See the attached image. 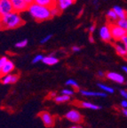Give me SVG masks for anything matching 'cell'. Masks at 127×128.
I'll return each instance as SVG.
<instances>
[{"mask_svg": "<svg viewBox=\"0 0 127 128\" xmlns=\"http://www.w3.org/2000/svg\"><path fill=\"white\" fill-rule=\"evenodd\" d=\"M19 79V76L17 74H7L1 76V82L4 84H14L17 82V80Z\"/></svg>", "mask_w": 127, "mask_h": 128, "instance_id": "obj_10", "label": "cell"}, {"mask_svg": "<svg viewBox=\"0 0 127 128\" xmlns=\"http://www.w3.org/2000/svg\"><path fill=\"white\" fill-rule=\"evenodd\" d=\"M80 94L84 96H90V97H106L107 92H94V91H88V90H81Z\"/></svg>", "mask_w": 127, "mask_h": 128, "instance_id": "obj_14", "label": "cell"}, {"mask_svg": "<svg viewBox=\"0 0 127 128\" xmlns=\"http://www.w3.org/2000/svg\"><path fill=\"white\" fill-rule=\"evenodd\" d=\"M34 2H36V4H41V6H47V7H52V6H55V0H34Z\"/></svg>", "mask_w": 127, "mask_h": 128, "instance_id": "obj_18", "label": "cell"}, {"mask_svg": "<svg viewBox=\"0 0 127 128\" xmlns=\"http://www.w3.org/2000/svg\"><path fill=\"white\" fill-rule=\"evenodd\" d=\"M14 63L12 60H8L6 62V63L4 64L2 68H0V73H1V76H4V75H7V74H11L12 71L14 70Z\"/></svg>", "mask_w": 127, "mask_h": 128, "instance_id": "obj_11", "label": "cell"}, {"mask_svg": "<svg viewBox=\"0 0 127 128\" xmlns=\"http://www.w3.org/2000/svg\"><path fill=\"white\" fill-rule=\"evenodd\" d=\"M106 76H107L108 79L111 80V81H114L116 83H118V84H124L125 81L124 76L122 74H119L117 72H108L106 74Z\"/></svg>", "mask_w": 127, "mask_h": 128, "instance_id": "obj_9", "label": "cell"}, {"mask_svg": "<svg viewBox=\"0 0 127 128\" xmlns=\"http://www.w3.org/2000/svg\"><path fill=\"white\" fill-rule=\"evenodd\" d=\"M28 12L34 20L39 22H44V20H47L50 18H52L51 8L38 4L36 2L30 4L28 8Z\"/></svg>", "mask_w": 127, "mask_h": 128, "instance_id": "obj_1", "label": "cell"}, {"mask_svg": "<svg viewBox=\"0 0 127 128\" xmlns=\"http://www.w3.org/2000/svg\"><path fill=\"white\" fill-rule=\"evenodd\" d=\"M24 23L20 12L15 11L1 15V28L3 30H14Z\"/></svg>", "mask_w": 127, "mask_h": 128, "instance_id": "obj_2", "label": "cell"}, {"mask_svg": "<svg viewBox=\"0 0 127 128\" xmlns=\"http://www.w3.org/2000/svg\"><path fill=\"white\" fill-rule=\"evenodd\" d=\"M106 75H105V73H104L103 71H99L98 72V76H100V78H104Z\"/></svg>", "mask_w": 127, "mask_h": 128, "instance_id": "obj_34", "label": "cell"}, {"mask_svg": "<svg viewBox=\"0 0 127 128\" xmlns=\"http://www.w3.org/2000/svg\"><path fill=\"white\" fill-rule=\"evenodd\" d=\"M39 116L41 118V120L43 121L44 124L47 127H51L54 126V119L52 118V116L47 111H43L39 114Z\"/></svg>", "mask_w": 127, "mask_h": 128, "instance_id": "obj_8", "label": "cell"}, {"mask_svg": "<svg viewBox=\"0 0 127 128\" xmlns=\"http://www.w3.org/2000/svg\"><path fill=\"white\" fill-rule=\"evenodd\" d=\"M95 28H96L95 25H92V26L89 27V32L90 33H94V30H95Z\"/></svg>", "mask_w": 127, "mask_h": 128, "instance_id": "obj_33", "label": "cell"}, {"mask_svg": "<svg viewBox=\"0 0 127 128\" xmlns=\"http://www.w3.org/2000/svg\"><path fill=\"white\" fill-rule=\"evenodd\" d=\"M56 92H52L51 94H50V97H52V98H55L56 97Z\"/></svg>", "mask_w": 127, "mask_h": 128, "instance_id": "obj_35", "label": "cell"}, {"mask_svg": "<svg viewBox=\"0 0 127 128\" xmlns=\"http://www.w3.org/2000/svg\"><path fill=\"white\" fill-rule=\"evenodd\" d=\"M62 11L59 9V7L56 6H54L51 7V14H52V17H54V16H57L60 14Z\"/></svg>", "mask_w": 127, "mask_h": 128, "instance_id": "obj_24", "label": "cell"}, {"mask_svg": "<svg viewBox=\"0 0 127 128\" xmlns=\"http://www.w3.org/2000/svg\"><path fill=\"white\" fill-rule=\"evenodd\" d=\"M126 18H127V14H126Z\"/></svg>", "mask_w": 127, "mask_h": 128, "instance_id": "obj_42", "label": "cell"}, {"mask_svg": "<svg viewBox=\"0 0 127 128\" xmlns=\"http://www.w3.org/2000/svg\"><path fill=\"white\" fill-rule=\"evenodd\" d=\"M52 38V35H51V34L47 35V36H46L44 38H42L41 41H40V43H41V44H46V43H47Z\"/></svg>", "mask_w": 127, "mask_h": 128, "instance_id": "obj_28", "label": "cell"}, {"mask_svg": "<svg viewBox=\"0 0 127 128\" xmlns=\"http://www.w3.org/2000/svg\"><path fill=\"white\" fill-rule=\"evenodd\" d=\"M73 3V0H55V6H58L60 11L66 10L68 7L72 6Z\"/></svg>", "mask_w": 127, "mask_h": 128, "instance_id": "obj_13", "label": "cell"}, {"mask_svg": "<svg viewBox=\"0 0 127 128\" xmlns=\"http://www.w3.org/2000/svg\"><path fill=\"white\" fill-rule=\"evenodd\" d=\"M65 118L68 120H70V122L76 123V124H79L83 121V116L76 110H71L70 111H68L65 115Z\"/></svg>", "mask_w": 127, "mask_h": 128, "instance_id": "obj_5", "label": "cell"}, {"mask_svg": "<svg viewBox=\"0 0 127 128\" xmlns=\"http://www.w3.org/2000/svg\"><path fill=\"white\" fill-rule=\"evenodd\" d=\"M27 44H28V40L23 39V40H22V41H20V42L16 43L15 47H17V48H24L25 46H27Z\"/></svg>", "mask_w": 127, "mask_h": 128, "instance_id": "obj_25", "label": "cell"}, {"mask_svg": "<svg viewBox=\"0 0 127 128\" xmlns=\"http://www.w3.org/2000/svg\"><path fill=\"white\" fill-rule=\"evenodd\" d=\"M7 60H8V58L6 56H2V57H1V59H0V68H2L4 64L6 63Z\"/></svg>", "mask_w": 127, "mask_h": 128, "instance_id": "obj_29", "label": "cell"}, {"mask_svg": "<svg viewBox=\"0 0 127 128\" xmlns=\"http://www.w3.org/2000/svg\"><path fill=\"white\" fill-rule=\"evenodd\" d=\"M80 50H81V47H80V46H72V51H73V52H80Z\"/></svg>", "mask_w": 127, "mask_h": 128, "instance_id": "obj_32", "label": "cell"}, {"mask_svg": "<svg viewBox=\"0 0 127 128\" xmlns=\"http://www.w3.org/2000/svg\"><path fill=\"white\" fill-rule=\"evenodd\" d=\"M44 56H43L42 54H38L34 57V59L32 60V63H38L39 62H43V59H44Z\"/></svg>", "mask_w": 127, "mask_h": 128, "instance_id": "obj_26", "label": "cell"}, {"mask_svg": "<svg viewBox=\"0 0 127 128\" xmlns=\"http://www.w3.org/2000/svg\"><path fill=\"white\" fill-rule=\"evenodd\" d=\"M73 1H74V2H76V0H73Z\"/></svg>", "mask_w": 127, "mask_h": 128, "instance_id": "obj_41", "label": "cell"}, {"mask_svg": "<svg viewBox=\"0 0 127 128\" xmlns=\"http://www.w3.org/2000/svg\"><path fill=\"white\" fill-rule=\"evenodd\" d=\"M120 105H121V107L123 108H127V100L126 99H124V100H122L121 103H120Z\"/></svg>", "mask_w": 127, "mask_h": 128, "instance_id": "obj_31", "label": "cell"}, {"mask_svg": "<svg viewBox=\"0 0 127 128\" xmlns=\"http://www.w3.org/2000/svg\"><path fill=\"white\" fill-rule=\"evenodd\" d=\"M110 26V30H111V34L112 38L116 41H121V39L127 35V30H125L124 28L120 27L118 24H116V22H111L109 23Z\"/></svg>", "mask_w": 127, "mask_h": 128, "instance_id": "obj_3", "label": "cell"}, {"mask_svg": "<svg viewBox=\"0 0 127 128\" xmlns=\"http://www.w3.org/2000/svg\"><path fill=\"white\" fill-rule=\"evenodd\" d=\"M98 87L100 88V89H101V90L103 91V92H107V94H114V89L112 87H110V86H107V84H101V83H99L98 84Z\"/></svg>", "mask_w": 127, "mask_h": 128, "instance_id": "obj_21", "label": "cell"}, {"mask_svg": "<svg viewBox=\"0 0 127 128\" xmlns=\"http://www.w3.org/2000/svg\"><path fill=\"white\" fill-rule=\"evenodd\" d=\"M120 94L122 95V97H124V98L127 100V91L126 90H124V89L120 90Z\"/></svg>", "mask_w": 127, "mask_h": 128, "instance_id": "obj_30", "label": "cell"}, {"mask_svg": "<svg viewBox=\"0 0 127 128\" xmlns=\"http://www.w3.org/2000/svg\"><path fill=\"white\" fill-rule=\"evenodd\" d=\"M89 41L91 43H94V36H89Z\"/></svg>", "mask_w": 127, "mask_h": 128, "instance_id": "obj_37", "label": "cell"}, {"mask_svg": "<svg viewBox=\"0 0 127 128\" xmlns=\"http://www.w3.org/2000/svg\"><path fill=\"white\" fill-rule=\"evenodd\" d=\"M79 106L82 107L84 108H89V110H100L101 107L99 105H96L94 103H92L90 102H80Z\"/></svg>", "mask_w": 127, "mask_h": 128, "instance_id": "obj_16", "label": "cell"}, {"mask_svg": "<svg viewBox=\"0 0 127 128\" xmlns=\"http://www.w3.org/2000/svg\"><path fill=\"white\" fill-rule=\"evenodd\" d=\"M66 84L68 86H71V87L75 88V89H78V87H79V86H78V84L76 83V81L74 79H68L66 81Z\"/></svg>", "mask_w": 127, "mask_h": 128, "instance_id": "obj_23", "label": "cell"}, {"mask_svg": "<svg viewBox=\"0 0 127 128\" xmlns=\"http://www.w3.org/2000/svg\"><path fill=\"white\" fill-rule=\"evenodd\" d=\"M116 24H118L120 27L124 28L125 30H127V18H124V19H118L116 22Z\"/></svg>", "mask_w": 127, "mask_h": 128, "instance_id": "obj_22", "label": "cell"}, {"mask_svg": "<svg viewBox=\"0 0 127 128\" xmlns=\"http://www.w3.org/2000/svg\"><path fill=\"white\" fill-rule=\"evenodd\" d=\"M43 62L44 64H46V65H48V66H52V65H55V64H57L59 62V59L54 55H48L44 57Z\"/></svg>", "mask_w": 127, "mask_h": 128, "instance_id": "obj_15", "label": "cell"}, {"mask_svg": "<svg viewBox=\"0 0 127 128\" xmlns=\"http://www.w3.org/2000/svg\"><path fill=\"white\" fill-rule=\"evenodd\" d=\"M100 38L101 40H103L104 42H110L113 38H112L111 34V30H110V26L109 24H105L100 28Z\"/></svg>", "mask_w": 127, "mask_h": 128, "instance_id": "obj_4", "label": "cell"}, {"mask_svg": "<svg viewBox=\"0 0 127 128\" xmlns=\"http://www.w3.org/2000/svg\"><path fill=\"white\" fill-rule=\"evenodd\" d=\"M62 94H67V95H70V96H72L74 94H75V92H74L73 90H71V89H67V88H65V89H63V90L62 91Z\"/></svg>", "mask_w": 127, "mask_h": 128, "instance_id": "obj_27", "label": "cell"}, {"mask_svg": "<svg viewBox=\"0 0 127 128\" xmlns=\"http://www.w3.org/2000/svg\"><path fill=\"white\" fill-rule=\"evenodd\" d=\"M122 70H123L125 72V73H127V67L126 66H124L123 68H122Z\"/></svg>", "mask_w": 127, "mask_h": 128, "instance_id": "obj_38", "label": "cell"}, {"mask_svg": "<svg viewBox=\"0 0 127 128\" xmlns=\"http://www.w3.org/2000/svg\"><path fill=\"white\" fill-rule=\"evenodd\" d=\"M25 1H27V2H28V4H31V3L34 2V0H25Z\"/></svg>", "mask_w": 127, "mask_h": 128, "instance_id": "obj_40", "label": "cell"}, {"mask_svg": "<svg viewBox=\"0 0 127 128\" xmlns=\"http://www.w3.org/2000/svg\"><path fill=\"white\" fill-rule=\"evenodd\" d=\"M107 18L108 19L110 22H116V20H118V17H117L116 12L113 10V8L107 12Z\"/></svg>", "mask_w": 127, "mask_h": 128, "instance_id": "obj_20", "label": "cell"}, {"mask_svg": "<svg viewBox=\"0 0 127 128\" xmlns=\"http://www.w3.org/2000/svg\"><path fill=\"white\" fill-rule=\"evenodd\" d=\"M70 128H81V127L78 126H70Z\"/></svg>", "mask_w": 127, "mask_h": 128, "instance_id": "obj_39", "label": "cell"}, {"mask_svg": "<svg viewBox=\"0 0 127 128\" xmlns=\"http://www.w3.org/2000/svg\"><path fill=\"white\" fill-rule=\"evenodd\" d=\"M14 12V7L11 0H0V15Z\"/></svg>", "mask_w": 127, "mask_h": 128, "instance_id": "obj_7", "label": "cell"}, {"mask_svg": "<svg viewBox=\"0 0 127 128\" xmlns=\"http://www.w3.org/2000/svg\"><path fill=\"white\" fill-rule=\"evenodd\" d=\"M122 112H123V114L124 115V116L127 118V108H123V110H122Z\"/></svg>", "mask_w": 127, "mask_h": 128, "instance_id": "obj_36", "label": "cell"}, {"mask_svg": "<svg viewBox=\"0 0 127 128\" xmlns=\"http://www.w3.org/2000/svg\"><path fill=\"white\" fill-rule=\"evenodd\" d=\"M70 100V96L67 95V94H60V95H57L54 98V100L57 103H63V102H67Z\"/></svg>", "mask_w": 127, "mask_h": 128, "instance_id": "obj_19", "label": "cell"}, {"mask_svg": "<svg viewBox=\"0 0 127 128\" xmlns=\"http://www.w3.org/2000/svg\"><path fill=\"white\" fill-rule=\"evenodd\" d=\"M113 10L116 12V14L117 17L118 19H124V18H126V14H127V11H125L124 9L121 7L119 6H115L113 7Z\"/></svg>", "mask_w": 127, "mask_h": 128, "instance_id": "obj_17", "label": "cell"}, {"mask_svg": "<svg viewBox=\"0 0 127 128\" xmlns=\"http://www.w3.org/2000/svg\"><path fill=\"white\" fill-rule=\"evenodd\" d=\"M12 4V7H14V11L17 12H23L25 11H28V4L25 0H11Z\"/></svg>", "mask_w": 127, "mask_h": 128, "instance_id": "obj_6", "label": "cell"}, {"mask_svg": "<svg viewBox=\"0 0 127 128\" xmlns=\"http://www.w3.org/2000/svg\"><path fill=\"white\" fill-rule=\"evenodd\" d=\"M115 49L116 54L122 57H126L127 56V50L125 48V46L121 42V41H116L115 44Z\"/></svg>", "mask_w": 127, "mask_h": 128, "instance_id": "obj_12", "label": "cell"}]
</instances>
